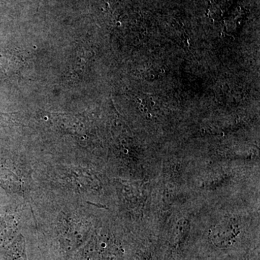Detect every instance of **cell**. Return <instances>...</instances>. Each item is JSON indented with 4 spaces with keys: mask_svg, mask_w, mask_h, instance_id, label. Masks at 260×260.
Instances as JSON below:
<instances>
[{
    "mask_svg": "<svg viewBox=\"0 0 260 260\" xmlns=\"http://www.w3.org/2000/svg\"><path fill=\"white\" fill-rule=\"evenodd\" d=\"M239 233V229L234 225H220L210 231V239L218 247H229L234 244Z\"/></svg>",
    "mask_w": 260,
    "mask_h": 260,
    "instance_id": "1",
    "label": "cell"
}]
</instances>
